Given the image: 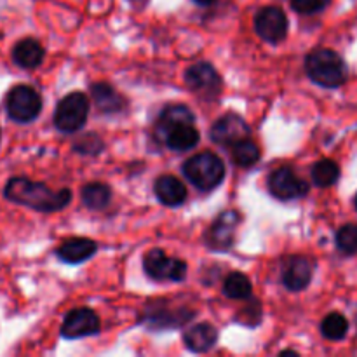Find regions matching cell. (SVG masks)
Returning <instances> with one entry per match:
<instances>
[{
  "mask_svg": "<svg viewBox=\"0 0 357 357\" xmlns=\"http://www.w3.org/2000/svg\"><path fill=\"white\" fill-rule=\"evenodd\" d=\"M3 197L14 204L26 206L40 213L61 211L72 201L68 188L51 190L40 181H31L24 176H14L3 187Z\"/></svg>",
  "mask_w": 357,
  "mask_h": 357,
  "instance_id": "1",
  "label": "cell"
},
{
  "mask_svg": "<svg viewBox=\"0 0 357 357\" xmlns=\"http://www.w3.org/2000/svg\"><path fill=\"white\" fill-rule=\"evenodd\" d=\"M305 72L312 82L335 89L347 80V65L338 52L331 49H316L305 58Z\"/></svg>",
  "mask_w": 357,
  "mask_h": 357,
  "instance_id": "2",
  "label": "cell"
},
{
  "mask_svg": "<svg viewBox=\"0 0 357 357\" xmlns=\"http://www.w3.org/2000/svg\"><path fill=\"white\" fill-rule=\"evenodd\" d=\"M183 174L199 190H213L225 176V164L216 153L201 152L183 164Z\"/></svg>",
  "mask_w": 357,
  "mask_h": 357,
  "instance_id": "3",
  "label": "cell"
},
{
  "mask_svg": "<svg viewBox=\"0 0 357 357\" xmlns=\"http://www.w3.org/2000/svg\"><path fill=\"white\" fill-rule=\"evenodd\" d=\"M89 115V100L84 93H70L58 103L54 112V126L61 132H75L82 129Z\"/></svg>",
  "mask_w": 357,
  "mask_h": 357,
  "instance_id": "4",
  "label": "cell"
},
{
  "mask_svg": "<svg viewBox=\"0 0 357 357\" xmlns=\"http://www.w3.org/2000/svg\"><path fill=\"white\" fill-rule=\"evenodd\" d=\"M6 110L7 115L14 122H20V124H26V122L35 121L42 110L40 94L33 87L24 86V84L14 86L7 93Z\"/></svg>",
  "mask_w": 357,
  "mask_h": 357,
  "instance_id": "5",
  "label": "cell"
},
{
  "mask_svg": "<svg viewBox=\"0 0 357 357\" xmlns=\"http://www.w3.org/2000/svg\"><path fill=\"white\" fill-rule=\"evenodd\" d=\"M143 268L155 281H183L187 275V264L183 260L169 258L160 250H152L145 255Z\"/></svg>",
  "mask_w": 357,
  "mask_h": 357,
  "instance_id": "6",
  "label": "cell"
},
{
  "mask_svg": "<svg viewBox=\"0 0 357 357\" xmlns=\"http://www.w3.org/2000/svg\"><path fill=\"white\" fill-rule=\"evenodd\" d=\"M185 82L190 87V91H194L199 96L208 98V100L218 96L223 87L222 77L209 63H197V65L190 66L185 73Z\"/></svg>",
  "mask_w": 357,
  "mask_h": 357,
  "instance_id": "7",
  "label": "cell"
},
{
  "mask_svg": "<svg viewBox=\"0 0 357 357\" xmlns=\"http://www.w3.org/2000/svg\"><path fill=\"white\" fill-rule=\"evenodd\" d=\"M268 190L274 197L281 199V201H293V199H300L307 195L309 185L300 180L291 167L284 166L271 173V176H268Z\"/></svg>",
  "mask_w": 357,
  "mask_h": 357,
  "instance_id": "8",
  "label": "cell"
},
{
  "mask_svg": "<svg viewBox=\"0 0 357 357\" xmlns=\"http://www.w3.org/2000/svg\"><path fill=\"white\" fill-rule=\"evenodd\" d=\"M241 223V215L234 209L223 211L206 232V243L215 251H227L234 244L236 229Z\"/></svg>",
  "mask_w": 357,
  "mask_h": 357,
  "instance_id": "9",
  "label": "cell"
},
{
  "mask_svg": "<svg viewBox=\"0 0 357 357\" xmlns=\"http://www.w3.org/2000/svg\"><path fill=\"white\" fill-rule=\"evenodd\" d=\"M255 28L264 40L275 44V42H281L288 33V17L281 7H264L255 17Z\"/></svg>",
  "mask_w": 357,
  "mask_h": 357,
  "instance_id": "10",
  "label": "cell"
},
{
  "mask_svg": "<svg viewBox=\"0 0 357 357\" xmlns=\"http://www.w3.org/2000/svg\"><path fill=\"white\" fill-rule=\"evenodd\" d=\"M100 331V317L96 312L86 307L73 309L66 314L65 321L61 324V337L73 340V338H82L96 335Z\"/></svg>",
  "mask_w": 357,
  "mask_h": 357,
  "instance_id": "11",
  "label": "cell"
},
{
  "mask_svg": "<svg viewBox=\"0 0 357 357\" xmlns=\"http://www.w3.org/2000/svg\"><path fill=\"white\" fill-rule=\"evenodd\" d=\"M248 135H250V126L237 114H225L211 128V139L222 146H232L234 143L248 138Z\"/></svg>",
  "mask_w": 357,
  "mask_h": 357,
  "instance_id": "12",
  "label": "cell"
},
{
  "mask_svg": "<svg viewBox=\"0 0 357 357\" xmlns=\"http://www.w3.org/2000/svg\"><path fill=\"white\" fill-rule=\"evenodd\" d=\"M312 264L303 257H293L286 261L282 271V282L291 291H302L310 284Z\"/></svg>",
  "mask_w": 357,
  "mask_h": 357,
  "instance_id": "13",
  "label": "cell"
},
{
  "mask_svg": "<svg viewBox=\"0 0 357 357\" xmlns=\"http://www.w3.org/2000/svg\"><path fill=\"white\" fill-rule=\"evenodd\" d=\"M96 250L98 246L94 241L87 239V237H73V239L65 241L56 250V255L65 264H80V261H86L87 258L93 257Z\"/></svg>",
  "mask_w": 357,
  "mask_h": 357,
  "instance_id": "14",
  "label": "cell"
},
{
  "mask_svg": "<svg viewBox=\"0 0 357 357\" xmlns=\"http://www.w3.org/2000/svg\"><path fill=\"white\" fill-rule=\"evenodd\" d=\"M153 190H155L157 199L164 206H169V208L183 204L185 199H187V188H185V185L176 176H171V174H164V176L157 178L155 185H153Z\"/></svg>",
  "mask_w": 357,
  "mask_h": 357,
  "instance_id": "15",
  "label": "cell"
},
{
  "mask_svg": "<svg viewBox=\"0 0 357 357\" xmlns=\"http://www.w3.org/2000/svg\"><path fill=\"white\" fill-rule=\"evenodd\" d=\"M216 340H218V331L208 323L195 324L183 335L185 345L192 352H208L209 349L215 347Z\"/></svg>",
  "mask_w": 357,
  "mask_h": 357,
  "instance_id": "16",
  "label": "cell"
},
{
  "mask_svg": "<svg viewBox=\"0 0 357 357\" xmlns=\"http://www.w3.org/2000/svg\"><path fill=\"white\" fill-rule=\"evenodd\" d=\"M194 121L195 115L185 105H171V107H166L162 110V114H160L159 122L155 126L157 138L162 139L166 136V132L171 131L173 128L181 124H194Z\"/></svg>",
  "mask_w": 357,
  "mask_h": 357,
  "instance_id": "17",
  "label": "cell"
},
{
  "mask_svg": "<svg viewBox=\"0 0 357 357\" xmlns=\"http://www.w3.org/2000/svg\"><path fill=\"white\" fill-rule=\"evenodd\" d=\"M44 47L35 38H23L13 47V59L20 68H37L44 61Z\"/></svg>",
  "mask_w": 357,
  "mask_h": 357,
  "instance_id": "18",
  "label": "cell"
},
{
  "mask_svg": "<svg viewBox=\"0 0 357 357\" xmlns=\"http://www.w3.org/2000/svg\"><path fill=\"white\" fill-rule=\"evenodd\" d=\"M199 131L195 129L194 124H181L173 128L171 131L166 132V136L162 138V142L166 143L169 149L180 150V152H185V150L194 149L199 143Z\"/></svg>",
  "mask_w": 357,
  "mask_h": 357,
  "instance_id": "19",
  "label": "cell"
},
{
  "mask_svg": "<svg viewBox=\"0 0 357 357\" xmlns=\"http://www.w3.org/2000/svg\"><path fill=\"white\" fill-rule=\"evenodd\" d=\"M91 93H93L94 103L103 114H115V112H121L122 107H124V100L121 98V94L108 84H94L91 87Z\"/></svg>",
  "mask_w": 357,
  "mask_h": 357,
  "instance_id": "20",
  "label": "cell"
},
{
  "mask_svg": "<svg viewBox=\"0 0 357 357\" xmlns=\"http://www.w3.org/2000/svg\"><path fill=\"white\" fill-rule=\"evenodd\" d=\"M80 197L86 208L103 209L110 202L112 192L105 183H87L80 192Z\"/></svg>",
  "mask_w": 357,
  "mask_h": 357,
  "instance_id": "21",
  "label": "cell"
},
{
  "mask_svg": "<svg viewBox=\"0 0 357 357\" xmlns=\"http://www.w3.org/2000/svg\"><path fill=\"white\" fill-rule=\"evenodd\" d=\"M340 178V167L335 160L331 159H323L319 162L314 164L312 167V180L317 187L328 188L331 185H335Z\"/></svg>",
  "mask_w": 357,
  "mask_h": 357,
  "instance_id": "22",
  "label": "cell"
},
{
  "mask_svg": "<svg viewBox=\"0 0 357 357\" xmlns=\"http://www.w3.org/2000/svg\"><path fill=\"white\" fill-rule=\"evenodd\" d=\"M258 159H260V149H258L257 143H253L251 139L244 138L232 145V160L237 166H255V164L258 162Z\"/></svg>",
  "mask_w": 357,
  "mask_h": 357,
  "instance_id": "23",
  "label": "cell"
},
{
  "mask_svg": "<svg viewBox=\"0 0 357 357\" xmlns=\"http://www.w3.org/2000/svg\"><path fill=\"white\" fill-rule=\"evenodd\" d=\"M349 331V323L340 312H331L321 323V333L328 338V340H344L345 335Z\"/></svg>",
  "mask_w": 357,
  "mask_h": 357,
  "instance_id": "24",
  "label": "cell"
},
{
  "mask_svg": "<svg viewBox=\"0 0 357 357\" xmlns=\"http://www.w3.org/2000/svg\"><path fill=\"white\" fill-rule=\"evenodd\" d=\"M223 293L232 300H244L251 296V282L241 272H232L223 282Z\"/></svg>",
  "mask_w": 357,
  "mask_h": 357,
  "instance_id": "25",
  "label": "cell"
},
{
  "mask_svg": "<svg viewBox=\"0 0 357 357\" xmlns=\"http://www.w3.org/2000/svg\"><path fill=\"white\" fill-rule=\"evenodd\" d=\"M192 317V312L188 310H159V312H150L146 316L150 324H155L159 328H169V326H178V324L187 323Z\"/></svg>",
  "mask_w": 357,
  "mask_h": 357,
  "instance_id": "26",
  "label": "cell"
},
{
  "mask_svg": "<svg viewBox=\"0 0 357 357\" xmlns=\"http://www.w3.org/2000/svg\"><path fill=\"white\" fill-rule=\"evenodd\" d=\"M337 248L344 255L357 253V225L347 223L337 232Z\"/></svg>",
  "mask_w": 357,
  "mask_h": 357,
  "instance_id": "27",
  "label": "cell"
},
{
  "mask_svg": "<svg viewBox=\"0 0 357 357\" xmlns=\"http://www.w3.org/2000/svg\"><path fill=\"white\" fill-rule=\"evenodd\" d=\"M291 7L300 14H316L326 9L331 0H289Z\"/></svg>",
  "mask_w": 357,
  "mask_h": 357,
  "instance_id": "28",
  "label": "cell"
},
{
  "mask_svg": "<svg viewBox=\"0 0 357 357\" xmlns=\"http://www.w3.org/2000/svg\"><path fill=\"white\" fill-rule=\"evenodd\" d=\"M101 146H103V143L100 142V138H98L96 135H93V132H89L86 138H82L77 143L75 149L82 153H96L100 152Z\"/></svg>",
  "mask_w": 357,
  "mask_h": 357,
  "instance_id": "29",
  "label": "cell"
},
{
  "mask_svg": "<svg viewBox=\"0 0 357 357\" xmlns=\"http://www.w3.org/2000/svg\"><path fill=\"white\" fill-rule=\"evenodd\" d=\"M195 3H199V6H211V3H215L216 0H194Z\"/></svg>",
  "mask_w": 357,
  "mask_h": 357,
  "instance_id": "30",
  "label": "cell"
},
{
  "mask_svg": "<svg viewBox=\"0 0 357 357\" xmlns=\"http://www.w3.org/2000/svg\"><path fill=\"white\" fill-rule=\"evenodd\" d=\"M354 204H356V209H357V195H356V201H354Z\"/></svg>",
  "mask_w": 357,
  "mask_h": 357,
  "instance_id": "31",
  "label": "cell"
}]
</instances>
